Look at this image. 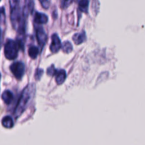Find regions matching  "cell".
<instances>
[{"mask_svg":"<svg viewBox=\"0 0 145 145\" xmlns=\"http://www.w3.org/2000/svg\"><path fill=\"white\" fill-rule=\"evenodd\" d=\"M22 1H10L11 7V21L14 29L21 34L25 32V18L29 11H32L33 7V1H26V4L22 7L21 5Z\"/></svg>","mask_w":145,"mask_h":145,"instance_id":"cell-1","label":"cell"},{"mask_svg":"<svg viewBox=\"0 0 145 145\" xmlns=\"http://www.w3.org/2000/svg\"><path fill=\"white\" fill-rule=\"evenodd\" d=\"M35 92V86L34 84H30L24 88L18 99V103L14 112V115L16 118H18L19 116H21V114L28 108V104L33 99Z\"/></svg>","mask_w":145,"mask_h":145,"instance_id":"cell-2","label":"cell"},{"mask_svg":"<svg viewBox=\"0 0 145 145\" xmlns=\"http://www.w3.org/2000/svg\"><path fill=\"white\" fill-rule=\"evenodd\" d=\"M23 50L18 41L8 39L4 45V55L8 59H14L18 56V49Z\"/></svg>","mask_w":145,"mask_h":145,"instance_id":"cell-3","label":"cell"},{"mask_svg":"<svg viewBox=\"0 0 145 145\" xmlns=\"http://www.w3.org/2000/svg\"><path fill=\"white\" fill-rule=\"evenodd\" d=\"M10 70L17 79H21L25 72V65L22 62H15L10 66Z\"/></svg>","mask_w":145,"mask_h":145,"instance_id":"cell-4","label":"cell"},{"mask_svg":"<svg viewBox=\"0 0 145 145\" xmlns=\"http://www.w3.org/2000/svg\"><path fill=\"white\" fill-rule=\"evenodd\" d=\"M35 33H36V38L38 44L42 48L46 42L48 38L46 33L42 26H38L35 28Z\"/></svg>","mask_w":145,"mask_h":145,"instance_id":"cell-5","label":"cell"},{"mask_svg":"<svg viewBox=\"0 0 145 145\" xmlns=\"http://www.w3.org/2000/svg\"><path fill=\"white\" fill-rule=\"evenodd\" d=\"M62 44L61 43L59 36L57 35V34L54 33L52 35V42H51L50 46L51 52H53V53L57 52L59 50V49L62 48Z\"/></svg>","mask_w":145,"mask_h":145,"instance_id":"cell-6","label":"cell"},{"mask_svg":"<svg viewBox=\"0 0 145 145\" xmlns=\"http://www.w3.org/2000/svg\"><path fill=\"white\" fill-rule=\"evenodd\" d=\"M48 21V17L46 14L40 12H36L34 16V21L38 24H46Z\"/></svg>","mask_w":145,"mask_h":145,"instance_id":"cell-7","label":"cell"},{"mask_svg":"<svg viewBox=\"0 0 145 145\" xmlns=\"http://www.w3.org/2000/svg\"><path fill=\"white\" fill-rule=\"evenodd\" d=\"M55 81L58 85H60L66 79V72L64 69H58L55 73Z\"/></svg>","mask_w":145,"mask_h":145,"instance_id":"cell-8","label":"cell"},{"mask_svg":"<svg viewBox=\"0 0 145 145\" xmlns=\"http://www.w3.org/2000/svg\"><path fill=\"white\" fill-rule=\"evenodd\" d=\"M72 38H73V40L75 42V44L79 45V44L82 43V42H84L86 40V33H85L84 31H82L81 33H75L73 35Z\"/></svg>","mask_w":145,"mask_h":145,"instance_id":"cell-9","label":"cell"},{"mask_svg":"<svg viewBox=\"0 0 145 145\" xmlns=\"http://www.w3.org/2000/svg\"><path fill=\"white\" fill-rule=\"evenodd\" d=\"M1 99L7 104H9L14 99V94L9 90H5L1 94Z\"/></svg>","mask_w":145,"mask_h":145,"instance_id":"cell-10","label":"cell"},{"mask_svg":"<svg viewBox=\"0 0 145 145\" xmlns=\"http://www.w3.org/2000/svg\"><path fill=\"white\" fill-rule=\"evenodd\" d=\"M1 123H2L3 126L6 128H11L14 126V121H13L12 118L9 116H7L3 118Z\"/></svg>","mask_w":145,"mask_h":145,"instance_id":"cell-11","label":"cell"},{"mask_svg":"<svg viewBox=\"0 0 145 145\" xmlns=\"http://www.w3.org/2000/svg\"><path fill=\"white\" fill-rule=\"evenodd\" d=\"M39 54V48L34 45L30 46L28 49V55L32 59H35Z\"/></svg>","mask_w":145,"mask_h":145,"instance_id":"cell-12","label":"cell"},{"mask_svg":"<svg viewBox=\"0 0 145 145\" xmlns=\"http://www.w3.org/2000/svg\"><path fill=\"white\" fill-rule=\"evenodd\" d=\"M62 49L64 52H65V53H69V52H71L72 51L73 47H72V43L69 41H65L62 43Z\"/></svg>","mask_w":145,"mask_h":145,"instance_id":"cell-13","label":"cell"},{"mask_svg":"<svg viewBox=\"0 0 145 145\" xmlns=\"http://www.w3.org/2000/svg\"><path fill=\"white\" fill-rule=\"evenodd\" d=\"M89 1L87 0H82L79 1V8L82 12H87Z\"/></svg>","mask_w":145,"mask_h":145,"instance_id":"cell-14","label":"cell"},{"mask_svg":"<svg viewBox=\"0 0 145 145\" xmlns=\"http://www.w3.org/2000/svg\"><path fill=\"white\" fill-rule=\"evenodd\" d=\"M4 20H5V15H4V10L3 7H1V42L3 40V35H4V28H3V25L4 24Z\"/></svg>","mask_w":145,"mask_h":145,"instance_id":"cell-15","label":"cell"},{"mask_svg":"<svg viewBox=\"0 0 145 145\" xmlns=\"http://www.w3.org/2000/svg\"><path fill=\"white\" fill-rule=\"evenodd\" d=\"M57 70V69H55V68L54 67L53 65H52V66L50 67L48 69L47 73H48V75H49V76H53V75H55Z\"/></svg>","mask_w":145,"mask_h":145,"instance_id":"cell-16","label":"cell"},{"mask_svg":"<svg viewBox=\"0 0 145 145\" xmlns=\"http://www.w3.org/2000/svg\"><path fill=\"white\" fill-rule=\"evenodd\" d=\"M72 2V1H61V7H62V8H66V7H68V6H69V4H70Z\"/></svg>","mask_w":145,"mask_h":145,"instance_id":"cell-17","label":"cell"},{"mask_svg":"<svg viewBox=\"0 0 145 145\" xmlns=\"http://www.w3.org/2000/svg\"><path fill=\"white\" fill-rule=\"evenodd\" d=\"M40 3L42 7H43V8H48L49 7L50 4V2L49 1H47V0L46 1H40Z\"/></svg>","mask_w":145,"mask_h":145,"instance_id":"cell-18","label":"cell"}]
</instances>
